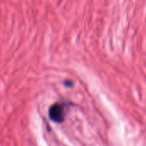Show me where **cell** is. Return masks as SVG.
I'll list each match as a JSON object with an SVG mask.
<instances>
[{
  "mask_svg": "<svg viewBox=\"0 0 146 146\" xmlns=\"http://www.w3.org/2000/svg\"><path fill=\"white\" fill-rule=\"evenodd\" d=\"M49 118L56 122V123H62L64 120L65 116V110H64V105L62 103H54L49 108Z\"/></svg>",
  "mask_w": 146,
  "mask_h": 146,
  "instance_id": "cell-1",
  "label": "cell"
}]
</instances>
